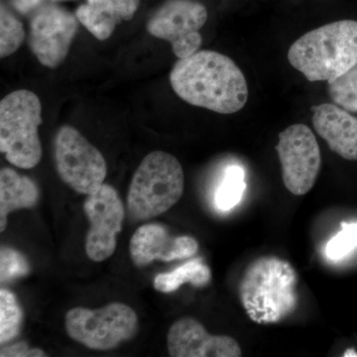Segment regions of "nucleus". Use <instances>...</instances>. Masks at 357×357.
Returning <instances> with one entry per match:
<instances>
[{"instance_id": "1", "label": "nucleus", "mask_w": 357, "mask_h": 357, "mask_svg": "<svg viewBox=\"0 0 357 357\" xmlns=\"http://www.w3.org/2000/svg\"><path fill=\"white\" fill-rule=\"evenodd\" d=\"M176 95L184 102L222 114H236L248 100L243 73L227 56L201 50L178 59L170 74Z\"/></svg>"}, {"instance_id": "2", "label": "nucleus", "mask_w": 357, "mask_h": 357, "mask_svg": "<svg viewBox=\"0 0 357 357\" xmlns=\"http://www.w3.org/2000/svg\"><path fill=\"white\" fill-rule=\"evenodd\" d=\"M298 275L292 265L276 256H263L246 268L239 298L251 321L259 325L287 319L299 304Z\"/></svg>"}, {"instance_id": "3", "label": "nucleus", "mask_w": 357, "mask_h": 357, "mask_svg": "<svg viewBox=\"0 0 357 357\" xmlns=\"http://www.w3.org/2000/svg\"><path fill=\"white\" fill-rule=\"evenodd\" d=\"M288 60L310 82L331 83L357 64V21H335L306 33L289 49Z\"/></svg>"}, {"instance_id": "4", "label": "nucleus", "mask_w": 357, "mask_h": 357, "mask_svg": "<svg viewBox=\"0 0 357 357\" xmlns=\"http://www.w3.org/2000/svg\"><path fill=\"white\" fill-rule=\"evenodd\" d=\"M184 189L178 160L167 152H151L141 161L129 185V215L136 222L158 217L180 201Z\"/></svg>"}, {"instance_id": "5", "label": "nucleus", "mask_w": 357, "mask_h": 357, "mask_svg": "<svg viewBox=\"0 0 357 357\" xmlns=\"http://www.w3.org/2000/svg\"><path fill=\"white\" fill-rule=\"evenodd\" d=\"M42 105L38 96L28 89H17L0 102V151L20 169H32L42 158L38 128Z\"/></svg>"}, {"instance_id": "6", "label": "nucleus", "mask_w": 357, "mask_h": 357, "mask_svg": "<svg viewBox=\"0 0 357 357\" xmlns=\"http://www.w3.org/2000/svg\"><path fill=\"white\" fill-rule=\"evenodd\" d=\"M66 331L75 342L93 351H110L131 340L138 331L135 311L122 303L98 310L74 307L66 314Z\"/></svg>"}, {"instance_id": "7", "label": "nucleus", "mask_w": 357, "mask_h": 357, "mask_svg": "<svg viewBox=\"0 0 357 357\" xmlns=\"http://www.w3.org/2000/svg\"><path fill=\"white\" fill-rule=\"evenodd\" d=\"M54 157L61 180L75 192L89 196L105 184V157L73 126L59 128L54 139Z\"/></svg>"}, {"instance_id": "8", "label": "nucleus", "mask_w": 357, "mask_h": 357, "mask_svg": "<svg viewBox=\"0 0 357 357\" xmlns=\"http://www.w3.org/2000/svg\"><path fill=\"white\" fill-rule=\"evenodd\" d=\"M276 151L288 191L295 196L311 191L321 166V149L311 129L300 123L289 126L279 134Z\"/></svg>"}, {"instance_id": "9", "label": "nucleus", "mask_w": 357, "mask_h": 357, "mask_svg": "<svg viewBox=\"0 0 357 357\" xmlns=\"http://www.w3.org/2000/svg\"><path fill=\"white\" fill-rule=\"evenodd\" d=\"M208 20V10L194 0H170L147 23L152 36L165 40L178 59L190 57L202 46L201 33Z\"/></svg>"}, {"instance_id": "10", "label": "nucleus", "mask_w": 357, "mask_h": 357, "mask_svg": "<svg viewBox=\"0 0 357 357\" xmlns=\"http://www.w3.org/2000/svg\"><path fill=\"white\" fill-rule=\"evenodd\" d=\"M77 16L56 6H42L30 22L29 46L40 64L56 69L67 58L79 30Z\"/></svg>"}, {"instance_id": "11", "label": "nucleus", "mask_w": 357, "mask_h": 357, "mask_svg": "<svg viewBox=\"0 0 357 357\" xmlns=\"http://www.w3.org/2000/svg\"><path fill=\"white\" fill-rule=\"evenodd\" d=\"M84 211L89 222L86 255L93 261H105L116 248L117 234L121 231L124 220L123 204L114 187L103 184L86 197Z\"/></svg>"}, {"instance_id": "12", "label": "nucleus", "mask_w": 357, "mask_h": 357, "mask_svg": "<svg viewBox=\"0 0 357 357\" xmlns=\"http://www.w3.org/2000/svg\"><path fill=\"white\" fill-rule=\"evenodd\" d=\"M167 345L172 357H241V345L234 337L213 335L197 319L183 318L168 332Z\"/></svg>"}, {"instance_id": "13", "label": "nucleus", "mask_w": 357, "mask_h": 357, "mask_svg": "<svg viewBox=\"0 0 357 357\" xmlns=\"http://www.w3.org/2000/svg\"><path fill=\"white\" fill-rule=\"evenodd\" d=\"M198 241L192 236L173 237L164 225L149 223L138 227L131 237L129 252L134 265L144 267L154 260L173 261L198 252Z\"/></svg>"}, {"instance_id": "14", "label": "nucleus", "mask_w": 357, "mask_h": 357, "mask_svg": "<svg viewBox=\"0 0 357 357\" xmlns=\"http://www.w3.org/2000/svg\"><path fill=\"white\" fill-rule=\"evenodd\" d=\"M312 126L332 151L349 161H357V119L335 103L317 105Z\"/></svg>"}, {"instance_id": "15", "label": "nucleus", "mask_w": 357, "mask_h": 357, "mask_svg": "<svg viewBox=\"0 0 357 357\" xmlns=\"http://www.w3.org/2000/svg\"><path fill=\"white\" fill-rule=\"evenodd\" d=\"M138 6L139 0H88L77 9L76 16L93 36L105 41L117 25L132 20Z\"/></svg>"}, {"instance_id": "16", "label": "nucleus", "mask_w": 357, "mask_h": 357, "mask_svg": "<svg viewBox=\"0 0 357 357\" xmlns=\"http://www.w3.org/2000/svg\"><path fill=\"white\" fill-rule=\"evenodd\" d=\"M38 198V187L34 181L13 169H2L0 171V231L6 230L9 213L20 208H34Z\"/></svg>"}, {"instance_id": "17", "label": "nucleus", "mask_w": 357, "mask_h": 357, "mask_svg": "<svg viewBox=\"0 0 357 357\" xmlns=\"http://www.w3.org/2000/svg\"><path fill=\"white\" fill-rule=\"evenodd\" d=\"M211 280L210 268L202 262L201 258H198L168 273L157 275L154 279V287L159 292L171 293L187 283L192 284L194 287H204Z\"/></svg>"}, {"instance_id": "18", "label": "nucleus", "mask_w": 357, "mask_h": 357, "mask_svg": "<svg viewBox=\"0 0 357 357\" xmlns=\"http://www.w3.org/2000/svg\"><path fill=\"white\" fill-rule=\"evenodd\" d=\"M245 188L243 169L236 165L229 167L215 194L218 208L223 211L234 208L243 199Z\"/></svg>"}, {"instance_id": "19", "label": "nucleus", "mask_w": 357, "mask_h": 357, "mask_svg": "<svg viewBox=\"0 0 357 357\" xmlns=\"http://www.w3.org/2000/svg\"><path fill=\"white\" fill-rule=\"evenodd\" d=\"M22 323L21 311L15 295L10 291L0 290V344L3 345L17 337Z\"/></svg>"}, {"instance_id": "20", "label": "nucleus", "mask_w": 357, "mask_h": 357, "mask_svg": "<svg viewBox=\"0 0 357 357\" xmlns=\"http://www.w3.org/2000/svg\"><path fill=\"white\" fill-rule=\"evenodd\" d=\"M333 102L351 114H357V64L328 83Z\"/></svg>"}, {"instance_id": "21", "label": "nucleus", "mask_w": 357, "mask_h": 357, "mask_svg": "<svg viewBox=\"0 0 357 357\" xmlns=\"http://www.w3.org/2000/svg\"><path fill=\"white\" fill-rule=\"evenodd\" d=\"M26 32L22 22L6 6L0 11V57L7 58L15 53L24 42Z\"/></svg>"}, {"instance_id": "22", "label": "nucleus", "mask_w": 357, "mask_h": 357, "mask_svg": "<svg viewBox=\"0 0 357 357\" xmlns=\"http://www.w3.org/2000/svg\"><path fill=\"white\" fill-rule=\"evenodd\" d=\"M29 272V264L24 256L15 249L1 248L0 251V280L1 283L15 280Z\"/></svg>"}, {"instance_id": "23", "label": "nucleus", "mask_w": 357, "mask_h": 357, "mask_svg": "<svg viewBox=\"0 0 357 357\" xmlns=\"http://www.w3.org/2000/svg\"><path fill=\"white\" fill-rule=\"evenodd\" d=\"M342 229L326 244V252L330 259H342L357 248V222H342Z\"/></svg>"}, {"instance_id": "24", "label": "nucleus", "mask_w": 357, "mask_h": 357, "mask_svg": "<svg viewBox=\"0 0 357 357\" xmlns=\"http://www.w3.org/2000/svg\"><path fill=\"white\" fill-rule=\"evenodd\" d=\"M1 357H43L47 356L45 351L39 349H29L26 342H17L13 345L2 347L0 351Z\"/></svg>"}, {"instance_id": "25", "label": "nucleus", "mask_w": 357, "mask_h": 357, "mask_svg": "<svg viewBox=\"0 0 357 357\" xmlns=\"http://www.w3.org/2000/svg\"><path fill=\"white\" fill-rule=\"evenodd\" d=\"M43 0H11L14 8L20 13L26 14L34 10Z\"/></svg>"}]
</instances>
